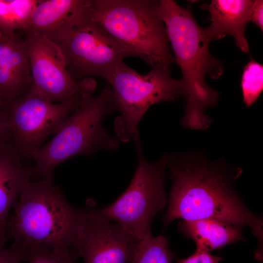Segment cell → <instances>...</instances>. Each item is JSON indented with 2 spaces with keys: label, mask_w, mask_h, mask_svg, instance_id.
I'll return each mask as SVG.
<instances>
[{
  "label": "cell",
  "mask_w": 263,
  "mask_h": 263,
  "mask_svg": "<svg viewBox=\"0 0 263 263\" xmlns=\"http://www.w3.org/2000/svg\"><path fill=\"white\" fill-rule=\"evenodd\" d=\"M167 168L172 184L162 219L165 227L177 219L220 220L249 227L258 240L259 249L262 248L263 218L247 207L234 187L241 169L202 160L170 156Z\"/></svg>",
  "instance_id": "1"
},
{
  "label": "cell",
  "mask_w": 263,
  "mask_h": 263,
  "mask_svg": "<svg viewBox=\"0 0 263 263\" xmlns=\"http://www.w3.org/2000/svg\"><path fill=\"white\" fill-rule=\"evenodd\" d=\"M154 6L182 73L186 105L181 123L193 130H205L211 122L204 110L215 105L218 98V93L206 83V76L219 78L223 73V62L209 52L212 39L207 28L195 20L190 5L183 7L172 0H154Z\"/></svg>",
  "instance_id": "2"
},
{
  "label": "cell",
  "mask_w": 263,
  "mask_h": 263,
  "mask_svg": "<svg viewBox=\"0 0 263 263\" xmlns=\"http://www.w3.org/2000/svg\"><path fill=\"white\" fill-rule=\"evenodd\" d=\"M15 202L6 231L21 249L43 246L58 255L75 253L85 208L76 209L65 200L53 177L32 176Z\"/></svg>",
  "instance_id": "3"
},
{
  "label": "cell",
  "mask_w": 263,
  "mask_h": 263,
  "mask_svg": "<svg viewBox=\"0 0 263 263\" xmlns=\"http://www.w3.org/2000/svg\"><path fill=\"white\" fill-rule=\"evenodd\" d=\"M115 111L112 91L106 82L100 93L75 110L53 138L32 154L33 176L53 177L55 169L71 157L90 155L106 149L116 150L120 140L102 126L106 115Z\"/></svg>",
  "instance_id": "4"
},
{
  "label": "cell",
  "mask_w": 263,
  "mask_h": 263,
  "mask_svg": "<svg viewBox=\"0 0 263 263\" xmlns=\"http://www.w3.org/2000/svg\"><path fill=\"white\" fill-rule=\"evenodd\" d=\"M91 17L106 32L151 67L175 62L154 0H92Z\"/></svg>",
  "instance_id": "5"
},
{
  "label": "cell",
  "mask_w": 263,
  "mask_h": 263,
  "mask_svg": "<svg viewBox=\"0 0 263 263\" xmlns=\"http://www.w3.org/2000/svg\"><path fill=\"white\" fill-rule=\"evenodd\" d=\"M133 140L138 164L130 185L113 203L99 209L93 207V211L103 219L115 222L141 240L152 235V221L168 202L165 184L169 156L164 154L156 162L149 163L143 155L139 133Z\"/></svg>",
  "instance_id": "6"
},
{
  "label": "cell",
  "mask_w": 263,
  "mask_h": 263,
  "mask_svg": "<svg viewBox=\"0 0 263 263\" xmlns=\"http://www.w3.org/2000/svg\"><path fill=\"white\" fill-rule=\"evenodd\" d=\"M115 107L121 116L115 129L118 139L123 142L133 140L139 132L138 125L149 108L163 101H172L183 96L182 80L175 79L169 68L152 67L142 75L127 65L123 60L115 67L110 79Z\"/></svg>",
  "instance_id": "7"
},
{
  "label": "cell",
  "mask_w": 263,
  "mask_h": 263,
  "mask_svg": "<svg viewBox=\"0 0 263 263\" xmlns=\"http://www.w3.org/2000/svg\"><path fill=\"white\" fill-rule=\"evenodd\" d=\"M23 39L33 86L31 91L53 103L82 104L92 97L97 83L92 77L75 80L57 45L38 34L25 32Z\"/></svg>",
  "instance_id": "8"
},
{
  "label": "cell",
  "mask_w": 263,
  "mask_h": 263,
  "mask_svg": "<svg viewBox=\"0 0 263 263\" xmlns=\"http://www.w3.org/2000/svg\"><path fill=\"white\" fill-rule=\"evenodd\" d=\"M75 81L97 77L108 82L115 67L136 54L106 32L91 17L75 26L57 44Z\"/></svg>",
  "instance_id": "9"
},
{
  "label": "cell",
  "mask_w": 263,
  "mask_h": 263,
  "mask_svg": "<svg viewBox=\"0 0 263 263\" xmlns=\"http://www.w3.org/2000/svg\"><path fill=\"white\" fill-rule=\"evenodd\" d=\"M82 104L51 103L30 90L7 103V126L11 141L23 155L31 158L45 140L55 134L67 117Z\"/></svg>",
  "instance_id": "10"
},
{
  "label": "cell",
  "mask_w": 263,
  "mask_h": 263,
  "mask_svg": "<svg viewBox=\"0 0 263 263\" xmlns=\"http://www.w3.org/2000/svg\"><path fill=\"white\" fill-rule=\"evenodd\" d=\"M85 207L84 223L75 246L84 263H131L140 241L117 223L95 215Z\"/></svg>",
  "instance_id": "11"
},
{
  "label": "cell",
  "mask_w": 263,
  "mask_h": 263,
  "mask_svg": "<svg viewBox=\"0 0 263 263\" xmlns=\"http://www.w3.org/2000/svg\"><path fill=\"white\" fill-rule=\"evenodd\" d=\"M92 0H40L27 30L57 45L76 25L91 17Z\"/></svg>",
  "instance_id": "12"
},
{
  "label": "cell",
  "mask_w": 263,
  "mask_h": 263,
  "mask_svg": "<svg viewBox=\"0 0 263 263\" xmlns=\"http://www.w3.org/2000/svg\"><path fill=\"white\" fill-rule=\"evenodd\" d=\"M33 86L23 39L1 31L0 39V99L8 103L27 94Z\"/></svg>",
  "instance_id": "13"
},
{
  "label": "cell",
  "mask_w": 263,
  "mask_h": 263,
  "mask_svg": "<svg viewBox=\"0 0 263 263\" xmlns=\"http://www.w3.org/2000/svg\"><path fill=\"white\" fill-rule=\"evenodd\" d=\"M31 159L23 155L11 141L0 147V245L8 238L6 225L9 212L33 175Z\"/></svg>",
  "instance_id": "14"
},
{
  "label": "cell",
  "mask_w": 263,
  "mask_h": 263,
  "mask_svg": "<svg viewBox=\"0 0 263 263\" xmlns=\"http://www.w3.org/2000/svg\"><path fill=\"white\" fill-rule=\"evenodd\" d=\"M253 2L250 0H212L207 6L211 24L207 28L212 40L231 35L237 46L247 53L249 47L245 28L250 21Z\"/></svg>",
  "instance_id": "15"
},
{
  "label": "cell",
  "mask_w": 263,
  "mask_h": 263,
  "mask_svg": "<svg viewBox=\"0 0 263 263\" xmlns=\"http://www.w3.org/2000/svg\"><path fill=\"white\" fill-rule=\"evenodd\" d=\"M242 228L230 223L214 219L182 220L178 224L179 231L194 241L196 250L208 252L245 241Z\"/></svg>",
  "instance_id": "16"
},
{
  "label": "cell",
  "mask_w": 263,
  "mask_h": 263,
  "mask_svg": "<svg viewBox=\"0 0 263 263\" xmlns=\"http://www.w3.org/2000/svg\"><path fill=\"white\" fill-rule=\"evenodd\" d=\"M40 0H0V28L1 31L25 32L36 5Z\"/></svg>",
  "instance_id": "17"
},
{
  "label": "cell",
  "mask_w": 263,
  "mask_h": 263,
  "mask_svg": "<svg viewBox=\"0 0 263 263\" xmlns=\"http://www.w3.org/2000/svg\"><path fill=\"white\" fill-rule=\"evenodd\" d=\"M174 257L166 237L151 235L139 241L131 263H172Z\"/></svg>",
  "instance_id": "18"
},
{
  "label": "cell",
  "mask_w": 263,
  "mask_h": 263,
  "mask_svg": "<svg viewBox=\"0 0 263 263\" xmlns=\"http://www.w3.org/2000/svg\"><path fill=\"white\" fill-rule=\"evenodd\" d=\"M241 87L243 100L247 107L250 106L258 99L263 89V66L251 60L244 67Z\"/></svg>",
  "instance_id": "19"
},
{
  "label": "cell",
  "mask_w": 263,
  "mask_h": 263,
  "mask_svg": "<svg viewBox=\"0 0 263 263\" xmlns=\"http://www.w3.org/2000/svg\"><path fill=\"white\" fill-rule=\"evenodd\" d=\"M28 263H76L78 257L75 253L58 255L43 246L31 247L25 249Z\"/></svg>",
  "instance_id": "20"
},
{
  "label": "cell",
  "mask_w": 263,
  "mask_h": 263,
  "mask_svg": "<svg viewBox=\"0 0 263 263\" xmlns=\"http://www.w3.org/2000/svg\"><path fill=\"white\" fill-rule=\"evenodd\" d=\"M26 260L25 249L13 244L9 247L0 245V263H21Z\"/></svg>",
  "instance_id": "21"
},
{
  "label": "cell",
  "mask_w": 263,
  "mask_h": 263,
  "mask_svg": "<svg viewBox=\"0 0 263 263\" xmlns=\"http://www.w3.org/2000/svg\"><path fill=\"white\" fill-rule=\"evenodd\" d=\"M223 258L211 254L208 252L195 250L187 258L178 260L177 263H219Z\"/></svg>",
  "instance_id": "22"
},
{
  "label": "cell",
  "mask_w": 263,
  "mask_h": 263,
  "mask_svg": "<svg viewBox=\"0 0 263 263\" xmlns=\"http://www.w3.org/2000/svg\"><path fill=\"white\" fill-rule=\"evenodd\" d=\"M263 1L262 0H253L250 15V21L257 25L261 30H263Z\"/></svg>",
  "instance_id": "23"
},
{
  "label": "cell",
  "mask_w": 263,
  "mask_h": 263,
  "mask_svg": "<svg viewBox=\"0 0 263 263\" xmlns=\"http://www.w3.org/2000/svg\"><path fill=\"white\" fill-rule=\"evenodd\" d=\"M7 103H5L0 99V127L8 130L7 126Z\"/></svg>",
  "instance_id": "24"
},
{
  "label": "cell",
  "mask_w": 263,
  "mask_h": 263,
  "mask_svg": "<svg viewBox=\"0 0 263 263\" xmlns=\"http://www.w3.org/2000/svg\"><path fill=\"white\" fill-rule=\"evenodd\" d=\"M10 140L8 130L0 127V147Z\"/></svg>",
  "instance_id": "25"
},
{
  "label": "cell",
  "mask_w": 263,
  "mask_h": 263,
  "mask_svg": "<svg viewBox=\"0 0 263 263\" xmlns=\"http://www.w3.org/2000/svg\"><path fill=\"white\" fill-rule=\"evenodd\" d=\"M1 30L0 28V38H1Z\"/></svg>",
  "instance_id": "26"
}]
</instances>
